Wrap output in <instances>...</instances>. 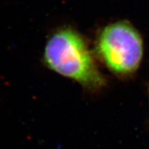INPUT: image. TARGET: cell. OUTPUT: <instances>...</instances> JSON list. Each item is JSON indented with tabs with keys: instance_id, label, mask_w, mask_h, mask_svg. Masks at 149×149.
Listing matches in <instances>:
<instances>
[{
	"instance_id": "obj_1",
	"label": "cell",
	"mask_w": 149,
	"mask_h": 149,
	"mask_svg": "<svg viewBox=\"0 0 149 149\" xmlns=\"http://www.w3.org/2000/svg\"><path fill=\"white\" fill-rule=\"evenodd\" d=\"M44 60L52 70L87 88L98 89L104 84L86 42L71 28L61 29L49 38Z\"/></svg>"
},
{
	"instance_id": "obj_2",
	"label": "cell",
	"mask_w": 149,
	"mask_h": 149,
	"mask_svg": "<svg viewBox=\"0 0 149 149\" xmlns=\"http://www.w3.org/2000/svg\"><path fill=\"white\" fill-rule=\"evenodd\" d=\"M96 49L106 66L117 74L134 73L143 58L142 36L126 21L106 26L98 36Z\"/></svg>"
}]
</instances>
